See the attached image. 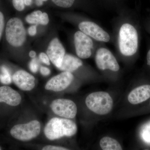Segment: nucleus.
<instances>
[{
  "label": "nucleus",
  "instance_id": "obj_1",
  "mask_svg": "<svg viewBox=\"0 0 150 150\" xmlns=\"http://www.w3.org/2000/svg\"><path fill=\"white\" fill-rule=\"evenodd\" d=\"M77 132V126L74 122L70 119L57 117L50 119L44 129L46 138L51 141L64 137H72Z\"/></svg>",
  "mask_w": 150,
  "mask_h": 150
},
{
  "label": "nucleus",
  "instance_id": "obj_2",
  "mask_svg": "<svg viewBox=\"0 0 150 150\" xmlns=\"http://www.w3.org/2000/svg\"><path fill=\"white\" fill-rule=\"evenodd\" d=\"M138 34L133 25L128 23L122 25L119 30L118 45L121 54L126 56L136 54L138 48Z\"/></svg>",
  "mask_w": 150,
  "mask_h": 150
},
{
  "label": "nucleus",
  "instance_id": "obj_3",
  "mask_svg": "<svg viewBox=\"0 0 150 150\" xmlns=\"http://www.w3.org/2000/svg\"><path fill=\"white\" fill-rule=\"evenodd\" d=\"M85 102L90 110L100 115L108 114L113 107L112 98L105 92H96L90 94L86 98Z\"/></svg>",
  "mask_w": 150,
  "mask_h": 150
},
{
  "label": "nucleus",
  "instance_id": "obj_4",
  "mask_svg": "<svg viewBox=\"0 0 150 150\" xmlns=\"http://www.w3.org/2000/svg\"><path fill=\"white\" fill-rule=\"evenodd\" d=\"M6 38L11 46H21L26 39V31L20 19L13 18L9 20L6 28Z\"/></svg>",
  "mask_w": 150,
  "mask_h": 150
},
{
  "label": "nucleus",
  "instance_id": "obj_5",
  "mask_svg": "<svg viewBox=\"0 0 150 150\" xmlns=\"http://www.w3.org/2000/svg\"><path fill=\"white\" fill-rule=\"evenodd\" d=\"M41 125L39 121L32 120L27 123L19 124L13 126L10 134L14 139L28 142L36 138L40 134Z\"/></svg>",
  "mask_w": 150,
  "mask_h": 150
},
{
  "label": "nucleus",
  "instance_id": "obj_6",
  "mask_svg": "<svg viewBox=\"0 0 150 150\" xmlns=\"http://www.w3.org/2000/svg\"><path fill=\"white\" fill-rule=\"evenodd\" d=\"M50 107L58 116L67 119H72L77 112L76 105L72 100L65 98H59L53 100Z\"/></svg>",
  "mask_w": 150,
  "mask_h": 150
},
{
  "label": "nucleus",
  "instance_id": "obj_7",
  "mask_svg": "<svg viewBox=\"0 0 150 150\" xmlns=\"http://www.w3.org/2000/svg\"><path fill=\"white\" fill-rule=\"evenodd\" d=\"M95 62L98 68L102 71L109 70L117 72L120 69V66L115 56L106 48H100L97 50Z\"/></svg>",
  "mask_w": 150,
  "mask_h": 150
},
{
  "label": "nucleus",
  "instance_id": "obj_8",
  "mask_svg": "<svg viewBox=\"0 0 150 150\" xmlns=\"http://www.w3.org/2000/svg\"><path fill=\"white\" fill-rule=\"evenodd\" d=\"M74 39L78 56L82 59L90 57L93 48V42L90 37L81 31H78L75 33Z\"/></svg>",
  "mask_w": 150,
  "mask_h": 150
},
{
  "label": "nucleus",
  "instance_id": "obj_9",
  "mask_svg": "<svg viewBox=\"0 0 150 150\" xmlns=\"http://www.w3.org/2000/svg\"><path fill=\"white\" fill-rule=\"evenodd\" d=\"M79 28L81 32L97 41L108 42L110 40L108 33L98 25L93 22H82L79 24Z\"/></svg>",
  "mask_w": 150,
  "mask_h": 150
},
{
  "label": "nucleus",
  "instance_id": "obj_10",
  "mask_svg": "<svg viewBox=\"0 0 150 150\" xmlns=\"http://www.w3.org/2000/svg\"><path fill=\"white\" fill-rule=\"evenodd\" d=\"M74 79V76L69 72H63L50 79L46 83L45 88L54 92L63 91L71 85Z\"/></svg>",
  "mask_w": 150,
  "mask_h": 150
},
{
  "label": "nucleus",
  "instance_id": "obj_11",
  "mask_svg": "<svg viewBox=\"0 0 150 150\" xmlns=\"http://www.w3.org/2000/svg\"><path fill=\"white\" fill-rule=\"evenodd\" d=\"M46 54L53 64L59 69L66 54L65 48L58 38H54L49 43Z\"/></svg>",
  "mask_w": 150,
  "mask_h": 150
},
{
  "label": "nucleus",
  "instance_id": "obj_12",
  "mask_svg": "<svg viewBox=\"0 0 150 150\" xmlns=\"http://www.w3.org/2000/svg\"><path fill=\"white\" fill-rule=\"evenodd\" d=\"M14 83L23 91H30L35 86V78L24 70H19L12 77Z\"/></svg>",
  "mask_w": 150,
  "mask_h": 150
},
{
  "label": "nucleus",
  "instance_id": "obj_13",
  "mask_svg": "<svg viewBox=\"0 0 150 150\" xmlns=\"http://www.w3.org/2000/svg\"><path fill=\"white\" fill-rule=\"evenodd\" d=\"M21 100V96L18 92L8 86L0 87V103L16 106L20 104Z\"/></svg>",
  "mask_w": 150,
  "mask_h": 150
},
{
  "label": "nucleus",
  "instance_id": "obj_14",
  "mask_svg": "<svg viewBox=\"0 0 150 150\" xmlns=\"http://www.w3.org/2000/svg\"><path fill=\"white\" fill-rule=\"evenodd\" d=\"M150 98V85H144L136 88L129 94L128 100L131 104H138Z\"/></svg>",
  "mask_w": 150,
  "mask_h": 150
},
{
  "label": "nucleus",
  "instance_id": "obj_15",
  "mask_svg": "<svg viewBox=\"0 0 150 150\" xmlns=\"http://www.w3.org/2000/svg\"><path fill=\"white\" fill-rule=\"evenodd\" d=\"M83 65L80 59L70 54H65L61 67L59 69L63 72H72L77 70Z\"/></svg>",
  "mask_w": 150,
  "mask_h": 150
},
{
  "label": "nucleus",
  "instance_id": "obj_16",
  "mask_svg": "<svg viewBox=\"0 0 150 150\" xmlns=\"http://www.w3.org/2000/svg\"><path fill=\"white\" fill-rule=\"evenodd\" d=\"M100 146L103 150H123L119 142L111 137H103L100 140Z\"/></svg>",
  "mask_w": 150,
  "mask_h": 150
},
{
  "label": "nucleus",
  "instance_id": "obj_17",
  "mask_svg": "<svg viewBox=\"0 0 150 150\" xmlns=\"http://www.w3.org/2000/svg\"><path fill=\"white\" fill-rule=\"evenodd\" d=\"M43 13L40 11H36L28 15L25 18V21L30 24H41Z\"/></svg>",
  "mask_w": 150,
  "mask_h": 150
},
{
  "label": "nucleus",
  "instance_id": "obj_18",
  "mask_svg": "<svg viewBox=\"0 0 150 150\" xmlns=\"http://www.w3.org/2000/svg\"><path fill=\"white\" fill-rule=\"evenodd\" d=\"M2 74L0 75V81L4 84H9L12 82L11 77L8 69L4 66L1 68Z\"/></svg>",
  "mask_w": 150,
  "mask_h": 150
},
{
  "label": "nucleus",
  "instance_id": "obj_19",
  "mask_svg": "<svg viewBox=\"0 0 150 150\" xmlns=\"http://www.w3.org/2000/svg\"><path fill=\"white\" fill-rule=\"evenodd\" d=\"M52 1L58 6L69 8L73 6L75 0H52Z\"/></svg>",
  "mask_w": 150,
  "mask_h": 150
},
{
  "label": "nucleus",
  "instance_id": "obj_20",
  "mask_svg": "<svg viewBox=\"0 0 150 150\" xmlns=\"http://www.w3.org/2000/svg\"><path fill=\"white\" fill-rule=\"evenodd\" d=\"M13 5L17 10L21 11L25 8L24 0H13Z\"/></svg>",
  "mask_w": 150,
  "mask_h": 150
},
{
  "label": "nucleus",
  "instance_id": "obj_21",
  "mask_svg": "<svg viewBox=\"0 0 150 150\" xmlns=\"http://www.w3.org/2000/svg\"><path fill=\"white\" fill-rule=\"evenodd\" d=\"M29 69L32 72L35 73L38 71V65L36 59H33L29 64Z\"/></svg>",
  "mask_w": 150,
  "mask_h": 150
},
{
  "label": "nucleus",
  "instance_id": "obj_22",
  "mask_svg": "<svg viewBox=\"0 0 150 150\" xmlns=\"http://www.w3.org/2000/svg\"><path fill=\"white\" fill-rule=\"evenodd\" d=\"M41 150H70L67 148L53 145H46Z\"/></svg>",
  "mask_w": 150,
  "mask_h": 150
},
{
  "label": "nucleus",
  "instance_id": "obj_23",
  "mask_svg": "<svg viewBox=\"0 0 150 150\" xmlns=\"http://www.w3.org/2000/svg\"><path fill=\"white\" fill-rule=\"evenodd\" d=\"M39 57L40 61L45 64L48 66L50 65V59L47 54L44 53H41L39 54Z\"/></svg>",
  "mask_w": 150,
  "mask_h": 150
},
{
  "label": "nucleus",
  "instance_id": "obj_24",
  "mask_svg": "<svg viewBox=\"0 0 150 150\" xmlns=\"http://www.w3.org/2000/svg\"><path fill=\"white\" fill-rule=\"evenodd\" d=\"M4 27V17L1 12L0 11V40L2 35Z\"/></svg>",
  "mask_w": 150,
  "mask_h": 150
},
{
  "label": "nucleus",
  "instance_id": "obj_25",
  "mask_svg": "<svg viewBox=\"0 0 150 150\" xmlns=\"http://www.w3.org/2000/svg\"><path fill=\"white\" fill-rule=\"evenodd\" d=\"M28 34L30 36H34L37 33V28L36 25H32L30 27L28 28Z\"/></svg>",
  "mask_w": 150,
  "mask_h": 150
},
{
  "label": "nucleus",
  "instance_id": "obj_26",
  "mask_svg": "<svg viewBox=\"0 0 150 150\" xmlns=\"http://www.w3.org/2000/svg\"><path fill=\"white\" fill-rule=\"evenodd\" d=\"M40 72L43 76H48L51 74V71L48 68L42 67L40 68Z\"/></svg>",
  "mask_w": 150,
  "mask_h": 150
},
{
  "label": "nucleus",
  "instance_id": "obj_27",
  "mask_svg": "<svg viewBox=\"0 0 150 150\" xmlns=\"http://www.w3.org/2000/svg\"><path fill=\"white\" fill-rule=\"evenodd\" d=\"M32 2V0H24V4L27 6H30Z\"/></svg>",
  "mask_w": 150,
  "mask_h": 150
},
{
  "label": "nucleus",
  "instance_id": "obj_28",
  "mask_svg": "<svg viewBox=\"0 0 150 150\" xmlns=\"http://www.w3.org/2000/svg\"><path fill=\"white\" fill-rule=\"evenodd\" d=\"M147 64L150 67V50L148 51L147 55Z\"/></svg>",
  "mask_w": 150,
  "mask_h": 150
},
{
  "label": "nucleus",
  "instance_id": "obj_29",
  "mask_svg": "<svg viewBox=\"0 0 150 150\" xmlns=\"http://www.w3.org/2000/svg\"><path fill=\"white\" fill-rule=\"evenodd\" d=\"M29 55L31 58H34L36 56V53L34 51H31L30 52Z\"/></svg>",
  "mask_w": 150,
  "mask_h": 150
},
{
  "label": "nucleus",
  "instance_id": "obj_30",
  "mask_svg": "<svg viewBox=\"0 0 150 150\" xmlns=\"http://www.w3.org/2000/svg\"><path fill=\"white\" fill-rule=\"evenodd\" d=\"M43 1L42 0H36V4L38 6H42L43 4Z\"/></svg>",
  "mask_w": 150,
  "mask_h": 150
},
{
  "label": "nucleus",
  "instance_id": "obj_31",
  "mask_svg": "<svg viewBox=\"0 0 150 150\" xmlns=\"http://www.w3.org/2000/svg\"><path fill=\"white\" fill-rule=\"evenodd\" d=\"M43 1H47V0H42Z\"/></svg>",
  "mask_w": 150,
  "mask_h": 150
},
{
  "label": "nucleus",
  "instance_id": "obj_32",
  "mask_svg": "<svg viewBox=\"0 0 150 150\" xmlns=\"http://www.w3.org/2000/svg\"><path fill=\"white\" fill-rule=\"evenodd\" d=\"M0 150H2L1 148V146H0Z\"/></svg>",
  "mask_w": 150,
  "mask_h": 150
},
{
  "label": "nucleus",
  "instance_id": "obj_33",
  "mask_svg": "<svg viewBox=\"0 0 150 150\" xmlns=\"http://www.w3.org/2000/svg\"><path fill=\"white\" fill-rule=\"evenodd\" d=\"M144 150H149V149H145Z\"/></svg>",
  "mask_w": 150,
  "mask_h": 150
}]
</instances>
